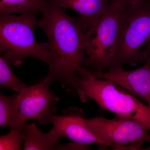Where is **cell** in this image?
<instances>
[{
    "instance_id": "1",
    "label": "cell",
    "mask_w": 150,
    "mask_h": 150,
    "mask_svg": "<svg viewBox=\"0 0 150 150\" xmlns=\"http://www.w3.org/2000/svg\"><path fill=\"white\" fill-rule=\"evenodd\" d=\"M58 0H44L37 25L45 33L51 54L49 71L43 81L50 86L58 81L64 88L76 89L75 77L78 68L87 66L84 49V31L79 16L65 13Z\"/></svg>"
},
{
    "instance_id": "2",
    "label": "cell",
    "mask_w": 150,
    "mask_h": 150,
    "mask_svg": "<svg viewBox=\"0 0 150 150\" xmlns=\"http://www.w3.org/2000/svg\"><path fill=\"white\" fill-rule=\"evenodd\" d=\"M76 90L83 102L93 100L100 108L130 118L150 129V107L110 81L96 78L88 68L80 67Z\"/></svg>"
},
{
    "instance_id": "3",
    "label": "cell",
    "mask_w": 150,
    "mask_h": 150,
    "mask_svg": "<svg viewBox=\"0 0 150 150\" xmlns=\"http://www.w3.org/2000/svg\"><path fill=\"white\" fill-rule=\"evenodd\" d=\"M37 13L1 16L0 53L9 65L19 67L27 57H33L49 64L51 59L48 42L38 43L34 30Z\"/></svg>"
},
{
    "instance_id": "4",
    "label": "cell",
    "mask_w": 150,
    "mask_h": 150,
    "mask_svg": "<svg viewBox=\"0 0 150 150\" xmlns=\"http://www.w3.org/2000/svg\"><path fill=\"white\" fill-rule=\"evenodd\" d=\"M150 42V0H143L121 10L117 48L107 71L126 64L135 67L142 48Z\"/></svg>"
},
{
    "instance_id": "5",
    "label": "cell",
    "mask_w": 150,
    "mask_h": 150,
    "mask_svg": "<svg viewBox=\"0 0 150 150\" xmlns=\"http://www.w3.org/2000/svg\"><path fill=\"white\" fill-rule=\"evenodd\" d=\"M121 18V10L110 4L107 11L86 30L84 43L87 68L97 72L108 69L116 51Z\"/></svg>"
},
{
    "instance_id": "6",
    "label": "cell",
    "mask_w": 150,
    "mask_h": 150,
    "mask_svg": "<svg viewBox=\"0 0 150 150\" xmlns=\"http://www.w3.org/2000/svg\"><path fill=\"white\" fill-rule=\"evenodd\" d=\"M50 86L43 81L28 86L14 95V128L22 129L27 120H37L41 125L50 124L51 118L56 115L60 98Z\"/></svg>"
},
{
    "instance_id": "7",
    "label": "cell",
    "mask_w": 150,
    "mask_h": 150,
    "mask_svg": "<svg viewBox=\"0 0 150 150\" xmlns=\"http://www.w3.org/2000/svg\"><path fill=\"white\" fill-rule=\"evenodd\" d=\"M88 129L100 139L113 145L126 146L137 142L150 144V134L146 126L130 118L116 115L112 119L102 116L86 119Z\"/></svg>"
},
{
    "instance_id": "8",
    "label": "cell",
    "mask_w": 150,
    "mask_h": 150,
    "mask_svg": "<svg viewBox=\"0 0 150 150\" xmlns=\"http://www.w3.org/2000/svg\"><path fill=\"white\" fill-rule=\"evenodd\" d=\"M144 62L142 67L131 71H125L122 67L112 68L107 71L91 70L96 78L112 82L144 100L150 107V56Z\"/></svg>"
},
{
    "instance_id": "9",
    "label": "cell",
    "mask_w": 150,
    "mask_h": 150,
    "mask_svg": "<svg viewBox=\"0 0 150 150\" xmlns=\"http://www.w3.org/2000/svg\"><path fill=\"white\" fill-rule=\"evenodd\" d=\"M50 123L58 130L61 137L85 145L98 144L101 147H115L100 139L87 126L83 110L77 107H69L64 110L62 115H54Z\"/></svg>"
},
{
    "instance_id": "10",
    "label": "cell",
    "mask_w": 150,
    "mask_h": 150,
    "mask_svg": "<svg viewBox=\"0 0 150 150\" xmlns=\"http://www.w3.org/2000/svg\"><path fill=\"white\" fill-rule=\"evenodd\" d=\"M64 10H73L81 20L84 31L93 25L110 6V0H58Z\"/></svg>"
},
{
    "instance_id": "11",
    "label": "cell",
    "mask_w": 150,
    "mask_h": 150,
    "mask_svg": "<svg viewBox=\"0 0 150 150\" xmlns=\"http://www.w3.org/2000/svg\"><path fill=\"white\" fill-rule=\"evenodd\" d=\"M24 135L23 150H52L61 137L58 130L53 128L48 133H44L38 128L35 123L25 124L22 128Z\"/></svg>"
},
{
    "instance_id": "12",
    "label": "cell",
    "mask_w": 150,
    "mask_h": 150,
    "mask_svg": "<svg viewBox=\"0 0 150 150\" xmlns=\"http://www.w3.org/2000/svg\"><path fill=\"white\" fill-rule=\"evenodd\" d=\"M44 0H0V16L40 13Z\"/></svg>"
},
{
    "instance_id": "13",
    "label": "cell",
    "mask_w": 150,
    "mask_h": 150,
    "mask_svg": "<svg viewBox=\"0 0 150 150\" xmlns=\"http://www.w3.org/2000/svg\"><path fill=\"white\" fill-rule=\"evenodd\" d=\"M11 66L0 55V88H8L18 93L28 86L21 81L12 71Z\"/></svg>"
},
{
    "instance_id": "14",
    "label": "cell",
    "mask_w": 150,
    "mask_h": 150,
    "mask_svg": "<svg viewBox=\"0 0 150 150\" xmlns=\"http://www.w3.org/2000/svg\"><path fill=\"white\" fill-rule=\"evenodd\" d=\"M15 96L0 95V127L11 129L13 118Z\"/></svg>"
},
{
    "instance_id": "15",
    "label": "cell",
    "mask_w": 150,
    "mask_h": 150,
    "mask_svg": "<svg viewBox=\"0 0 150 150\" xmlns=\"http://www.w3.org/2000/svg\"><path fill=\"white\" fill-rule=\"evenodd\" d=\"M8 134L0 137V150H21V144L24 141L22 129H10Z\"/></svg>"
},
{
    "instance_id": "16",
    "label": "cell",
    "mask_w": 150,
    "mask_h": 150,
    "mask_svg": "<svg viewBox=\"0 0 150 150\" xmlns=\"http://www.w3.org/2000/svg\"><path fill=\"white\" fill-rule=\"evenodd\" d=\"M89 145H85L77 142H74L66 145L55 144L52 150H89L91 149Z\"/></svg>"
},
{
    "instance_id": "17",
    "label": "cell",
    "mask_w": 150,
    "mask_h": 150,
    "mask_svg": "<svg viewBox=\"0 0 150 150\" xmlns=\"http://www.w3.org/2000/svg\"><path fill=\"white\" fill-rule=\"evenodd\" d=\"M143 0H110V4L115 7L121 10L125 9L126 8L142 1Z\"/></svg>"
},
{
    "instance_id": "18",
    "label": "cell",
    "mask_w": 150,
    "mask_h": 150,
    "mask_svg": "<svg viewBox=\"0 0 150 150\" xmlns=\"http://www.w3.org/2000/svg\"><path fill=\"white\" fill-rule=\"evenodd\" d=\"M144 50H142L139 57L140 63L144 61L145 59L148 56H150V43L147 44Z\"/></svg>"
}]
</instances>
